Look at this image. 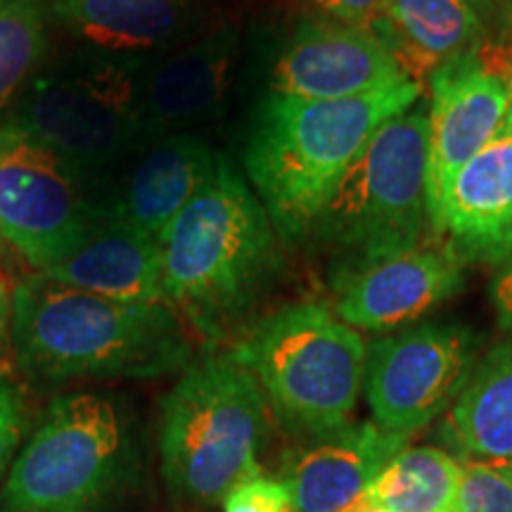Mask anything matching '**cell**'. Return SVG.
<instances>
[{"label":"cell","mask_w":512,"mask_h":512,"mask_svg":"<svg viewBox=\"0 0 512 512\" xmlns=\"http://www.w3.org/2000/svg\"><path fill=\"white\" fill-rule=\"evenodd\" d=\"M10 347L34 380H152L190 366L183 318L169 304H128L46 273L12 290Z\"/></svg>","instance_id":"cell-1"},{"label":"cell","mask_w":512,"mask_h":512,"mask_svg":"<svg viewBox=\"0 0 512 512\" xmlns=\"http://www.w3.org/2000/svg\"><path fill=\"white\" fill-rule=\"evenodd\" d=\"M425 86L401 81L344 100L268 93L256 107L245 145V171L280 240L311 238L339 181L377 128L420 102Z\"/></svg>","instance_id":"cell-2"},{"label":"cell","mask_w":512,"mask_h":512,"mask_svg":"<svg viewBox=\"0 0 512 512\" xmlns=\"http://www.w3.org/2000/svg\"><path fill=\"white\" fill-rule=\"evenodd\" d=\"M159 242L166 299L202 335H221L247 313L280 268L278 230L226 157Z\"/></svg>","instance_id":"cell-3"},{"label":"cell","mask_w":512,"mask_h":512,"mask_svg":"<svg viewBox=\"0 0 512 512\" xmlns=\"http://www.w3.org/2000/svg\"><path fill=\"white\" fill-rule=\"evenodd\" d=\"M266 434V396L233 351L190 363L162 401L166 486L185 503H223L235 486L261 475Z\"/></svg>","instance_id":"cell-4"},{"label":"cell","mask_w":512,"mask_h":512,"mask_svg":"<svg viewBox=\"0 0 512 512\" xmlns=\"http://www.w3.org/2000/svg\"><path fill=\"white\" fill-rule=\"evenodd\" d=\"M230 351L290 432L313 437L354 420L368 347L328 306H283L252 325Z\"/></svg>","instance_id":"cell-5"},{"label":"cell","mask_w":512,"mask_h":512,"mask_svg":"<svg viewBox=\"0 0 512 512\" xmlns=\"http://www.w3.org/2000/svg\"><path fill=\"white\" fill-rule=\"evenodd\" d=\"M143 62L88 50L43 62L8 124L53 150L95 192L145 147L138 112Z\"/></svg>","instance_id":"cell-6"},{"label":"cell","mask_w":512,"mask_h":512,"mask_svg":"<svg viewBox=\"0 0 512 512\" xmlns=\"http://www.w3.org/2000/svg\"><path fill=\"white\" fill-rule=\"evenodd\" d=\"M427 209V112L411 107L377 128L316 223L342 271L418 247Z\"/></svg>","instance_id":"cell-7"},{"label":"cell","mask_w":512,"mask_h":512,"mask_svg":"<svg viewBox=\"0 0 512 512\" xmlns=\"http://www.w3.org/2000/svg\"><path fill=\"white\" fill-rule=\"evenodd\" d=\"M124 430L114 403L69 394L50 403L10 467L8 512H88L119 470Z\"/></svg>","instance_id":"cell-8"},{"label":"cell","mask_w":512,"mask_h":512,"mask_svg":"<svg viewBox=\"0 0 512 512\" xmlns=\"http://www.w3.org/2000/svg\"><path fill=\"white\" fill-rule=\"evenodd\" d=\"M95 192L64 159L0 126V240L46 271L100 219Z\"/></svg>","instance_id":"cell-9"},{"label":"cell","mask_w":512,"mask_h":512,"mask_svg":"<svg viewBox=\"0 0 512 512\" xmlns=\"http://www.w3.org/2000/svg\"><path fill=\"white\" fill-rule=\"evenodd\" d=\"M477 366V337L458 323H422L368 347L366 392L373 422L411 439L441 418Z\"/></svg>","instance_id":"cell-10"},{"label":"cell","mask_w":512,"mask_h":512,"mask_svg":"<svg viewBox=\"0 0 512 512\" xmlns=\"http://www.w3.org/2000/svg\"><path fill=\"white\" fill-rule=\"evenodd\" d=\"M427 112V209L432 233L453 178L491 140L508 114V83L484 62L479 46L441 64L430 76Z\"/></svg>","instance_id":"cell-11"},{"label":"cell","mask_w":512,"mask_h":512,"mask_svg":"<svg viewBox=\"0 0 512 512\" xmlns=\"http://www.w3.org/2000/svg\"><path fill=\"white\" fill-rule=\"evenodd\" d=\"M465 261L444 240L351 268L335 278V316L354 330L389 332L463 290Z\"/></svg>","instance_id":"cell-12"},{"label":"cell","mask_w":512,"mask_h":512,"mask_svg":"<svg viewBox=\"0 0 512 512\" xmlns=\"http://www.w3.org/2000/svg\"><path fill=\"white\" fill-rule=\"evenodd\" d=\"M240 36L221 27L147 57L140 69L138 112L145 145L192 133L221 114L235 72Z\"/></svg>","instance_id":"cell-13"},{"label":"cell","mask_w":512,"mask_h":512,"mask_svg":"<svg viewBox=\"0 0 512 512\" xmlns=\"http://www.w3.org/2000/svg\"><path fill=\"white\" fill-rule=\"evenodd\" d=\"M401 81H408V76L375 31L330 19H306L275 62L271 93L344 100L384 91Z\"/></svg>","instance_id":"cell-14"},{"label":"cell","mask_w":512,"mask_h":512,"mask_svg":"<svg viewBox=\"0 0 512 512\" xmlns=\"http://www.w3.org/2000/svg\"><path fill=\"white\" fill-rule=\"evenodd\" d=\"M219 155L197 133L157 138L95 188L102 216L131 223L159 240L214 176Z\"/></svg>","instance_id":"cell-15"},{"label":"cell","mask_w":512,"mask_h":512,"mask_svg":"<svg viewBox=\"0 0 512 512\" xmlns=\"http://www.w3.org/2000/svg\"><path fill=\"white\" fill-rule=\"evenodd\" d=\"M408 437L361 420L302 437L283 460V482L299 512H344L408 448Z\"/></svg>","instance_id":"cell-16"},{"label":"cell","mask_w":512,"mask_h":512,"mask_svg":"<svg viewBox=\"0 0 512 512\" xmlns=\"http://www.w3.org/2000/svg\"><path fill=\"white\" fill-rule=\"evenodd\" d=\"M434 235L465 264H510L512 136L501 133L458 171L446 190Z\"/></svg>","instance_id":"cell-17"},{"label":"cell","mask_w":512,"mask_h":512,"mask_svg":"<svg viewBox=\"0 0 512 512\" xmlns=\"http://www.w3.org/2000/svg\"><path fill=\"white\" fill-rule=\"evenodd\" d=\"M38 273L117 302L169 304L162 242L110 216H100L57 264Z\"/></svg>","instance_id":"cell-18"},{"label":"cell","mask_w":512,"mask_h":512,"mask_svg":"<svg viewBox=\"0 0 512 512\" xmlns=\"http://www.w3.org/2000/svg\"><path fill=\"white\" fill-rule=\"evenodd\" d=\"M48 15L83 50L110 57H147L192 38L190 0H48Z\"/></svg>","instance_id":"cell-19"},{"label":"cell","mask_w":512,"mask_h":512,"mask_svg":"<svg viewBox=\"0 0 512 512\" xmlns=\"http://www.w3.org/2000/svg\"><path fill=\"white\" fill-rule=\"evenodd\" d=\"M375 34L403 74L425 86L441 64L482 46L484 24L465 0H387Z\"/></svg>","instance_id":"cell-20"},{"label":"cell","mask_w":512,"mask_h":512,"mask_svg":"<svg viewBox=\"0 0 512 512\" xmlns=\"http://www.w3.org/2000/svg\"><path fill=\"white\" fill-rule=\"evenodd\" d=\"M441 439L460 460L512 463V337L486 351L446 411Z\"/></svg>","instance_id":"cell-21"},{"label":"cell","mask_w":512,"mask_h":512,"mask_svg":"<svg viewBox=\"0 0 512 512\" xmlns=\"http://www.w3.org/2000/svg\"><path fill=\"white\" fill-rule=\"evenodd\" d=\"M460 482L463 460L432 446H408L384 467L358 503L387 512H456Z\"/></svg>","instance_id":"cell-22"},{"label":"cell","mask_w":512,"mask_h":512,"mask_svg":"<svg viewBox=\"0 0 512 512\" xmlns=\"http://www.w3.org/2000/svg\"><path fill=\"white\" fill-rule=\"evenodd\" d=\"M48 55V10L43 0L0 3V126L8 124Z\"/></svg>","instance_id":"cell-23"},{"label":"cell","mask_w":512,"mask_h":512,"mask_svg":"<svg viewBox=\"0 0 512 512\" xmlns=\"http://www.w3.org/2000/svg\"><path fill=\"white\" fill-rule=\"evenodd\" d=\"M456 512H512V479L498 465L463 460Z\"/></svg>","instance_id":"cell-24"},{"label":"cell","mask_w":512,"mask_h":512,"mask_svg":"<svg viewBox=\"0 0 512 512\" xmlns=\"http://www.w3.org/2000/svg\"><path fill=\"white\" fill-rule=\"evenodd\" d=\"M223 512H299L283 479L256 475L223 498Z\"/></svg>","instance_id":"cell-25"},{"label":"cell","mask_w":512,"mask_h":512,"mask_svg":"<svg viewBox=\"0 0 512 512\" xmlns=\"http://www.w3.org/2000/svg\"><path fill=\"white\" fill-rule=\"evenodd\" d=\"M309 8L320 15V19L347 24V27L375 31L382 19L387 0H304Z\"/></svg>","instance_id":"cell-26"},{"label":"cell","mask_w":512,"mask_h":512,"mask_svg":"<svg viewBox=\"0 0 512 512\" xmlns=\"http://www.w3.org/2000/svg\"><path fill=\"white\" fill-rule=\"evenodd\" d=\"M19 434H22V406H19V396L0 377V477L8 470Z\"/></svg>","instance_id":"cell-27"},{"label":"cell","mask_w":512,"mask_h":512,"mask_svg":"<svg viewBox=\"0 0 512 512\" xmlns=\"http://www.w3.org/2000/svg\"><path fill=\"white\" fill-rule=\"evenodd\" d=\"M479 53H482L484 62L489 64L494 72H498L508 83V91H510V102H508V114H505V121H503V128L501 133L505 136H512V46L510 48H503L498 46V43H489V46H479Z\"/></svg>","instance_id":"cell-28"},{"label":"cell","mask_w":512,"mask_h":512,"mask_svg":"<svg viewBox=\"0 0 512 512\" xmlns=\"http://www.w3.org/2000/svg\"><path fill=\"white\" fill-rule=\"evenodd\" d=\"M491 302L496 306L503 328L512 332V261L501 266L494 283H491Z\"/></svg>","instance_id":"cell-29"},{"label":"cell","mask_w":512,"mask_h":512,"mask_svg":"<svg viewBox=\"0 0 512 512\" xmlns=\"http://www.w3.org/2000/svg\"><path fill=\"white\" fill-rule=\"evenodd\" d=\"M10 323H12V292L0 278V351L10 347Z\"/></svg>","instance_id":"cell-30"},{"label":"cell","mask_w":512,"mask_h":512,"mask_svg":"<svg viewBox=\"0 0 512 512\" xmlns=\"http://www.w3.org/2000/svg\"><path fill=\"white\" fill-rule=\"evenodd\" d=\"M501 12V41L498 46L510 48L512 46V0H503V5L498 8Z\"/></svg>","instance_id":"cell-31"},{"label":"cell","mask_w":512,"mask_h":512,"mask_svg":"<svg viewBox=\"0 0 512 512\" xmlns=\"http://www.w3.org/2000/svg\"><path fill=\"white\" fill-rule=\"evenodd\" d=\"M467 5H470L475 12H484V10H491V8H501L503 0H465Z\"/></svg>","instance_id":"cell-32"},{"label":"cell","mask_w":512,"mask_h":512,"mask_svg":"<svg viewBox=\"0 0 512 512\" xmlns=\"http://www.w3.org/2000/svg\"><path fill=\"white\" fill-rule=\"evenodd\" d=\"M344 512H387V510H380V508H373V505H363V503H351L347 510Z\"/></svg>","instance_id":"cell-33"},{"label":"cell","mask_w":512,"mask_h":512,"mask_svg":"<svg viewBox=\"0 0 512 512\" xmlns=\"http://www.w3.org/2000/svg\"><path fill=\"white\" fill-rule=\"evenodd\" d=\"M498 467H501V470L505 472V475H508V477L512 479V463H510V465H498Z\"/></svg>","instance_id":"cell-34"},{"label":"cell","mask_w":512,"mask_h":512,"mask_svg":"<svg viewBox=\"0 0 512 512\" xmlns=\"http://www.w3.org/2000/svg\"><path fill=\"white\" fill-rule=\"evenodd\" d=\"M0 3H3V0H0Z\"/></svg>","instance_id":"cell-35"}]
</instances>
